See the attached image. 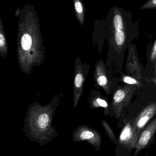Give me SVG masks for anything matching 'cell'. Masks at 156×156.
Instances as JSON below:
<instances>
[{
  "mask_svg": "<svg viewBox=\"0 0 156 156\" xmlns=\"http://www.w3.org/2000/svg\"><path fill=\"white\" fill-rule=\"evenodd\" d=\"M43 39L36 10L26 5L19 15L17 37V54L21 70L30 74L33 67L44 60Z\"/></svg>",
  "mask_w": 156,
  "mask_h": 156,
  "instance_id": "1",
  "label": "cell"
},
{
  "mask_svg": "<svg viewBox=\"0 0 156 156\" xmlns=\"http://www.w3.org/2000/svg\"><path fill=\"white\" fill-rule=\"evenodd\" d=\"M107 20L116 44L122 45L126 40V30L133 25L132 12L124 10L122 7L114 5L109 10Z\"/></svg>",
  "mask_w": 156,
  "mask_h": 156,
  "instance_id": "2",
  "label": "cell"
},
{
  "mask_svg": "<svg viewBox=\"0 0 156 156\" xmlns=\"http://www.w3.org/2000/svg\"><path fill=\"white\" fill-rule=\"evenodd\" d=\"M86 73L84 70L82 63L79 57L76 58L75 61L74 71V95L73 105L76 108L83 92L85 83Z\"/></svg>",
  "mask_w": 156,
  "mask_h": 156,
  "instance_id": "3",
  "label": "cell"
},
{
  "mask_svg": "<svg viewBox=\"0 0 156 156\" xmlns=\"http://www.w3.org/2000/svg\"><path fill=\"white\" fill-rule=\"evenodd\" d=\"M156 132V118L151 121L141 132L135 147V155H137L147 147L154 136Z\"/></svg>",
  "mask_w": 156,
  "mask_h": 156,
  "instance_id": "4",
  "label": "cell"
},
{
  "mask_svg": "<svg viewBox=\"0 0 156 156\" xmlns=\"http://www.w3.org/2000/svg\"><path fill=\"white\" fill-rule=\"evenodd\" d=\"M140 135L135 130L133 124L128 122L122 130L118 143L121 146L132 150L135 148Z\"/></svg>",
  "mask_w": 156,
  "mask_h": 156,
  "instance_id": "5",
  "label": "cell"
},
{
  "mask_svg": "<svg viewBox=\"0 0 156 156\" xmlns=\"http://www.w3.org/2000/svg\"><path fill=\"white\" fill-rule=\"evenodd\" d=\"M156 113V103L147 106L138 115L134 122L133 127L137 133H141L147 123Z\"/></svg>",
  "mask_w": 156,
  "mask_h": 156,
  "instance_id": "6",
  "label": "cell"
},
{
  "mask_svg": "<svg viewBox=\"0 0 156 156\" xmlns=\"http://www.w3.org/2000/svg\"><path fill=\"white\" fill-rule=\"evenodd\" d=\"M74 12L76 18L82 26L84 24L85 7L82 0H73Z\"/></svg>",
  "mask_w": 156,
  "mask_h": 156,
  "instance_id": "7",
  "label": "cell"
},
{
  "mask_svg": "<svg viewBox=\"0 0 156 156\" xmlns=\"http://www.w3.org/2000/svg\"><path fill=\"white\" fill-rule=\"evenodd\" d=\"M8 53V45L4 26L0 18V55L2 57L6 56Z\"/></svg>",
  "mask_w": 156,
  "mask_h": 156,
  "instance_id": "8",
  "label": "cell"
},
{
  "mask_svg": "<svg viewBox=\"0 0 156 156\" xmlns=\"http://www.w3.org/2000/svg\"><path fill=\"white\" fill-rule=\"evenodd\" d=\"M96 77L99 85L105 88L108 84V80L103 71L102 66L100 64L96 66Z\"/></svg>",
  "mask_w": 156,
  "mask_h": 156,
  "instance_id": "9",
  "label": "cell"
},
{
  "mask_svg": "<svg viewBox=\"0 0 156 156\" xmlns=\"http://www.w3.org/2000/svg\"><path fill=\"white\" fill-rule=\"evenodd\" d=\"M149 9H156V0H147L140 7L141 10Z\"/></svg>",
  "mask_w": 156,
  "mask_h": 156,
  "instance_id": "10",
  "label": "cell"
},
{
  "mask_svg": "<svg viewBox=\"0 0 156 156\" xmlns=\"http://www.w3.org/2000/svg\"><path fill=\"white\" fill-rule=\"evenodd\" d=\"M103 123L104 128H105V130H106V132H107V134H108V135L109 136L110 138L111 139H112L114 143L117 144L118 143V141H117V139H116V137L114 136V133L111 127L109 126V125L105 121H103Z\"/></svg>",
  "mask_w": 156,
  "mask_h": 156,
  "instance_id": "11",
  "label": "cell"
},
{
  "mask_svg": "<svg viewBox=\"0 0 156 156\" xmlns=\"http://www.w3.org/2000/svg\"><path fill=\"white\" fill-rule=\"evenodd\" d=\"M125 97V93L122 90H119L116 91L114 95V101L116 103L121 102Z\"/></svg>",
  "mask_w": 156,
  "mask_h": 156,
  "instance_id": "12",
  "label": "cell"
},
{
  "mask_svg": "<svg viewBox=\"0 0 156 156\" xmlns=\"http://www.w3.org/2000/svg\"><path fill=\"white\" fill-rule=\"evenodd\" d=\"M92 104L95 107L100 106L103 108H107L108 107V104L106 101L100 98H97L96 100L93 101Z\"/></svg>",
  "mask_w": 156,
  "mask_h": 156,
  "instance_id": "13",
  "label": "cell"
},
{
  "mask_svg": "<svg viewBox=\"0 0 156 156\" xmlns=\"http://www.w3.org/2000/svg\"><path fill=\"white\" fill-rule=\"evenodd\" d=\"M94 137V134L89 131H85L82 132L80 135L81 138L82 139H89Z\"/></svg>",
  "mask_w": 156,
  "mask_h": 156,
  "instance_id": "14",
  "label": "cell"
},
{
  "mask_svg": "<svg viewBox=\"0 0 156 156\" xmlns=\"http://www.w3.org/2000/svg\"><path fill=\"white\" fill-rule=\"evenodd\" d=\"M123 81L130 84H136L138 83V81L136 80L129 76L125 77L123 78Z\"/></svg>",
  "mask_w": 156,
  "mask_h": 156,
  "instance_id": "15",
  "label": "cell"
},
{
  "mask_svg": "<svg viewBox=\"0 0 156 156\" xmlns=\"http://www.w3.org/2000/svg\"><path fill=\"white\" fill-rule=\"evenodd\" d=\"M156 58V40L154 44L153 47V50H152V53H151V56H150V58L152 60H154L155 58Z\"/></svg>",
  "mask_w": 156,
  "mask_h": 156,
  "instance_id": "16",
  "label": "cell"
},
{
  "mask_svg": "<svg viewBox=\"0 0 156 156\" xmlns=\"http://www.w3.org/2000/svg\"><path fill=\"white\" fill-rule=\"evenodd\" d=\"M18 8H17V9H16V11L15 12V16H16V17H17V16H18L20 15V12H21V10L20 9V7H18Z\"/></svg>",
  "mask_w": 156,
  "mask_h": 156,
  "instance_id": "17",
  "label": "cell"
},
{
  "mask_svg": "<svg viewBox=\"0 0 156 156\" xmlns=\"http://www.w3.org/2000/svg\"><path fill=\"white\" fill-rule=\"evenodd\" d=\"M154 82L155 83V84H156V79H154Z\"/></svg>",
  "mask_w": 156,
  "mask_h": 156,
  "instance_id": "18",
  "label": "cell"
}]
</instances>
